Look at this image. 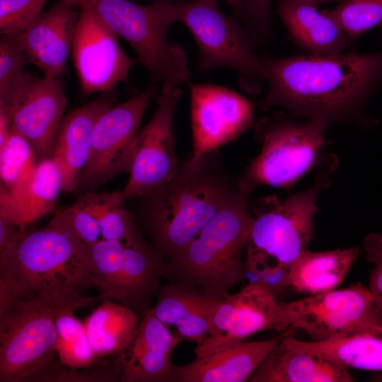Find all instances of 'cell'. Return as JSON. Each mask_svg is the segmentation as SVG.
Segmentation results:
<instances>
[{"label":"cell","instance_id":"cell-35","mask_svg":"<svg viewBox=\"0 0 382 382\" xmlns=\"http://www.w3.org/2000/svg\"><path fill=\"white\" fill-rule=\"evenodd\" d=\"M47 0H0L1 35L25 30L42 13Z\"/></svg>","mask_w":382,"mask_h":382},{"label":"cell","instance_id":"cell-10","mask_svg":"<svg viewBox=\"0 0 382 382\" xmlns=\"http://www.w3.org/2000/svg\"><path fill=\"white\" fill-rule=\"evenodd\" d=\"M89 249L98 300L114 301L134 311L149 310L146 306L165 270L160 254L148 249L140 237L101 239Z\"/></svg>","mask_w":382,"mask_h":382},{"label":"cell","instance_id":"cell-11","mask_svg":"<svg viewBox=\"0 0 382 382\" xmlns=\"http://www.w3.org/2000/svg\"><path fill=\"white\" fill-rule=\"evenodd\" d=\"M283 330L305 331L314 340H326L382 326V311L361 283L281 303Z\"/></svg>","mask_w":382,"mask_h":382},{"label":"cell","instance_id":"cell-39","mask_svg":"<svg viewBox=\"0 0 382 382\" xmlns=\"http://www.w3.org/2000/svg\"><path fill=\"white\" fill-rule=\"evenodd\" d=\"M366 257L374 267L369 277V289L382 311V235L370 233L364 241Z\"/></svg>","mask_w":382,"mask_h":382},{"label":"cell","instance_id":"cell-18","mask_svg":"<svg viewBox=\"0 0 382 382\" xmlns=\"http://www.w3.org/2000/svg\"><path fill=\"white\" fill-rule=\"evenodd\" d=\"M182 340L151 309L144 311L130 342L115 354L120 379L125 382L169 381L173 354Z\"/></svg>","mask_w":382,"mask_h":382},{"label":"cell","instance_id":"cell-4","mask_svg":"<svg viewBox=\"0 0 382 382\" xmlns=\"http://www.w3.org/2000/svg\"><path fill=\"white\" fill-rule=\"evenodd\" d=\"M239 182V190L214 217L165 264L164 273H173L184 285L210 297L224 296L243 278V253L253 224L249 198L254 188Z\"/></svg>","mask_w":382,"mask_h":382},{"label":"cell","instance_id":"cell-25","mask_svg":"<svg viewBox=\"0 0 382 382\" xmlns=\"http://www.w3.org/2000/svg\"><path fill=\"white\" fill-rule=\"evenodd\" d=\"M214 297L185 285H171L159 292L154 316L166 325L173 326L183 340L201 344L212 330Z\"/></svg>","mask_w":382,"mask_h":382},{"label":"cell","instance_id":"cell-41","mask_svg":"<svg viewBox=\"0 0 382 382\" xmlns=\"http://www.w3.org/2000/svg\"><path fill=\"white\" fill-rule=\"evenodd\" d=\"M19 229L9 221L0 217V253L4 250L8 242Z\"/></svg>","mask_w":382,"mask_h":382},{"label":"cell","instance_id":"cell-37","mask_svg":"<svg viewBox=\"0 0 382 382\" xmlns=\"http://www.w3.org/2000/svg\"><path fill=\"white\" fill-rule=\"evenodd\" d=\"M270 2L271 0L242 1L236 18L243 21L252 45L264 44L272 37Z\"/></svg>","mask_w":382,"mask_h":382},{"label":"cell","instance_id":"cell-29","mask_svg":"<svg viewBox=\"0 0 382 382\" xmlns=\"http://www.w3.org/2000/svg\"><path fill=\"white\" fill-rule=\"evenodd\" d=\"M81 195L99 224L102 239L131 241L139 237L133 219L125 208L127 198L122 191L91 192Z\"/></svg>","mask_w":382,"mask_h":382},{"label":"cell","instance_id":"cell-14","mask_svg":"<svg viewBox=\"0 0 382 382\" xmlns=\"http://www.w3.org/2000/svg\"><path fill=\"white\" fill-rule=\"evenodd\" d=\"M267 330H283L281 303L268 289L247 283L236 293L214 298L211 332L194 351L197 357L207 356Z\"/></svg>","mask_w":382,"mask_h":382},{"label":"cell","instance_id":"cell-6","mask_svg":"<svg viewBox=\"0 0 382 382\" xmlns=\"http://www.w3.org/2000/svg\"><path fill=\"white\" fill-rule=\"evenodd\" d=\"M91 10L135 51L149 72L150 82L188 83L190 71L185 50L169 42L168 30L177 22L173 1H153L139 5L128 0H62Z\"/></svg>","mask_w":382,"mask_h":382},{"label":"cell","instance_id":"cell-17","mask_svg":"<svg viewBox=\"0 0 382 382\" xmlns=\"http://www.w3.org/2000/svg\"><path fill=\"white\" fill-rule=\"evenodd\" d=\"M66 106L60 78H36L25 72L7 107L12 127L28 141L38 161L52 158Z\"/></svg>","mask_w":382,"mask_h":382},{"label":"cell","instance_id":"cell-38","mask_svg":"<svg viewBox=\"0 0 382 382\" xmlns=\"http://www.w3.org/2000/svg\"><path fill=\"white\" fill-rule=\"evenodd\" d=\"M58 212L73 233L88 247L102 239L99 224L83 195Z\"/></svg>","mask_w":382,"mask_h":382},{"label":"cell","instance_id":"cell-5","mask_svg":"<svg viewBox=\"0 0 382 382\" xmlns=\"http://www.w3.org/2000/svg\"><path fill=\"white\" fill-rule=\"evenodd\" d=\"M97 296L37 294L0 306V382H21L56 354V320L64 311L95 305Z\"/></svg>","mask_w":382,"mask_h":382},{"label":"cell","instance_id":"cell-30","mask_svg":"<svg viewBox=\"0 0 382 382\" xmlns=\"http://www.w3.org/2000/svg\"><path fill=\"white\" fill-rule=\"evenodd\" d=\"M74 310L64 311L56 320L55 351L64 366L82 369L93 366L100 358L90 345L84 322L74 316Z\"/></svg>","mask_w":382,"mask_h":382},{"label":"cell","instance_id":"cell-8","mask_svg":"<svg viewBox=\"0 0 382 382\" xmlns=\"http://www.w3.org/2000/svg\"><path fill=\"white\" fill-rule=\"evenodd\" d=\"M337 167L336 156L325 154L307 189L282 200L274 195L250 202L253 224L248 245L289 267L311 241L317 201Z\"/></svg>","mask_w":382,"mask_h":382},{"label":"cell","instance_id":"cell-34","mask_svg":"<svg viewBox=\"0 0 382 382\" xmlns=\"http://www.w3.org/2000/svg\"><path fill=\"white\" fill-rule=\"evenodd\" d=\"M288 272L289 267L248 245L243 267L247 283L259 284L277 296L289 287Z\"/></svg>","mask_w":382,"mask_h":382},{"label":"cell","instance_id":"cell-26","mask_svg":"<svg viewBox=\"0 0 382 382\" xmlns=\"http://www.w3.org/2000/svg\"><path fill=\"white\" fill-rule=\"evenodd\" d=\"M281 344L316 354L347 370L382 371V326L319 341L284 335Z\"/></svg>","mask_w":382,"mask_h":382},{"label":"cell","instance_id":"cell-43","mask_svg":"<svg viewBox=\"0 0 382 382\" xmlns=\"http://www.w3.org/2000/svg\"><path fill=\"white\" fill-rule=\"evenodd\" d=\"M300 1L317 6L318 4H320L322 3L335 1V0H300Z\"/></svg>","mask_w":382,"mask_h":382},{"label":"cell","instance_id":"cell-21","mask_svg":"<svg viewBox=\"0 0 382 382\" xmlns=\"http://www.w3.org/2000/svg\"><path fill=\"white\" fill-rule=\"evenodd\" d=\"M284 335L257 342L241 341L182 366H173L169 381L243 382L250 376Z\"/></svg>","mask_w":382,"mask_h":382},{"label":"cell","instance_id":"cell-3","mask_svg":"<svg viewBox=\"0 0 382 382\" xmlns=\"http://www.w3.org/2000/svg\"><path fill=\"white\" fill-rule=\"evenodd\" d=\"M241 186L224 168L218 150L180 164L166 183L143 196L160 250L173 257L214 217Z\"/></svg>","mask_w":382,"mask_h":382},{"label":"cell","instance_id":"cell-31","mask_svg":"<svg viewBox=\"0 0 382 382\" xmlns=\"http://www.w3.org/2000/svg\"><path fill=\"white\" fill-rule=\"evenodd\" d=\"M38 160L30 144L11 126L8 137L0 147V191L14 192L33 175Z\"/></svg>","mask_w":382,"mask_h":382},{"label":"cell","instance_id":"cell-1","mask_svg":"<svg viewBox=\"0 0 382 382\" xmlns=\"http://www.w3.org/2000/svg\"><path fill=\"white\" fill-rule=\"evenodd\" d=\"M269 89L262 110L281 108L293 117L330 125H374L366 105L382 79V51L262 57Z\"/></svg>","mask_w":382,"mask_h":382},{"label":"cell","instance_id":"cell-16","mask_svg":"<svg viewBox=\"0 0 382 382\" xmlns=\"http://www.w3.org/2000/svg\"><path fill=\"white\" fill-rule=\"evenodd\" d=\"M71 50L84 93L112 92L117 83L127 84L136 64L122 49L119 36L85 7L80 8Z\"/></svg>","mask_w":382,"mask_h":382},{"label":"cell","instance_id":"cell-42","mask_svg":"<svg viewBox=\"0 0 382 382\" xmlns=\"http://www.w3.org/2000/svg\"><path fill=\"white\" fill-rule=\"evenodd\" d=\"M233 9V16L236 18L242 5L243 0H224Z\"/></svg>","mask_w":382,"mask_h":382},{"label":"cell","instance_id":"cell-19","mask_svg":"<svg viewBox=\"0 0 382 382\" xmlns=\"http://www.w3.org/2000/svg\"><path fill=\"white\" fill-rule=\"evenodd\" d=\"M74 6L58 0L25 30L16 34L28 64L37 67L44 76L60 78L66 71L79 16Z\"/></svg>","mask_w":382,"mask_h":382},{"label":"cell","instance_id":"cell-33","mask_svg":"<svg viewBox=\"0 0 382 382\" xmlns=\"http://www.w3.org/2000/svg\"><path fill=\"white\" fill-rule=\"evenodd\" d=\"M28 62L16 34L2 35L0 40V104L9 106L26 71Z\"/></svg>","mask_w":382,"mask_h":382},{"label":"cell","instance_id":"cell-20","mask_svg":"<svg viewBox=\"0 0 382 382\" xmlns=\"http://www.w3.org/2000/svg\"><path fill=\"white\" fill-rule=\"evenodd\" d=\"M115 98L112 92L103 93L63 117L52 157L59 173L63 193L76 190L90 157L96 122L113 106Z\"/></svg>","mask_w":382,"mask_h":382},{"label":"cell","instance_id":"cell-23","mask_svg":"<svg viewBox=\"0 0 382 382\" xmlns=\"http://www.w3.org/2000/svg\"><path fill=\"white\" fill-rule=\"evenodd\" d=\"M349 371L309 352L283 346L281 341L250 376L252 382H352Z\"/></svg>","mask_w":382,"mask_h":382},{"label":"cell","instance_id":"cell-15","mask_svg":"<svg viewBox=\"0 0 382 382\" xmlns=\"http://www.w3.org/2000/svg\"><path fill=\"white\" fill-rule=\"evenodd\" d=\"M193 149L187 163H196L240 137L253 125L254 104L234 91L212 83L188 82Z\"/></svg>","mask_w":382,"mask_h":382},{"label":"cell","instance_id":"cell-32","mask_svg":"<svg viewBox=\"0 0 382 382\" xmlns=\"http://www.w3.org/2000/svg\"><path fill=\"white\" fill-rule=\"evenodd\" d=\"M324 12L353 42L370 29L382 26V0H341L334 8Z\"/></svg>","mask_w":382,"mask_h":382},{"label":"cell","instance_id":"cell-40","mask_svg":"<svg viewBox=\"0 0 382 382\" xmlns=\"http://www.w3.org/2000/svg\"><path fill=\"white\" fill-rule=\"evenodd\" d=\"M12 126V117L10 108L0 104V147L6 141Z\"/></svg>","mask_w":382,"mask_h":382},{"label":"cell","instance_id":"cell-36","mask_svg":"<svg viewBox=\"0 0 382 382\" xmlns=\"http://www.w3.org/2000/svg\"><path fill=\"white\" fill-rule=\"evenodd\" d=\"M89 367L82 371L71 369L62 365L60 361L58 363L53 357L25 381H111L120 378L117 369L93 370Z\"/></svg>","mask_w":382,"mask_h":382},{"label":"cell","instance_id":"cell-2","mask_svg":"<svg viewBox=\"0 0 382 382\" xmlns=\"http://www.w3.org/2000/svg\"><path fill=\"white\" fill-rule=\"evenodd\" d=\"M93 286L89 247L58 212L41 229L19 228L0 253V306L41 293L81 296Z\"/></svg>","mask_w":382,"mask_h":382},{"label":"cell","instance_id":"cell-13","mask_svg":"<svg viewBox=\"0 0 382 382\" xmlns=\"http://www.w3.org/2000/svg\"><path fill=\"white\" fill-rule=\"evenodd\" d=\"M179 86L162 84L157 108L148 124L139 130L128 182L122 190L127 199L141 197L168 182L178 172L174 145V114L182 96Z\"/></svg>","mask_w":382,"mask_h":382},{"label":"cell","instance_id":"cell-9","mask_svg":"<svg viewBox=\"0 0 382 382\" xmlns=\"http://www.w3.org/2000/svg\"><path fill=\"white\" fill-rule=\"evenodd\" d=\"M177 22L191 32L199 50V72L224 67L233 70L241 88L249 94L262 91L267 82L262 57L252 52L246 30L224 13L217 0L175 2Z\"/></svg>","mask_w":382,"mask_h":382},{"label":"cell","instance_id":"cell-22","mask_svg":"<svg viewBox=\"0 0 382 382\" xmlns=\"http://www.w3.org/2000/svg\"><path fill=\"white\" fill-rule=\"evenodd\" d=\"M277 11L294 42L309 53H342L353 42L315 5L300 0H279Z\"/></svg>","mask_w":382,"mask_h":382},{"label":"cell","instance_id":"cell-12","mask_svg":"<svg viewBox=\"0 0 382 382\" xmlns=\"http://www.w3.org/2000/svg\"><path fill=\"white\" fill-rule=\"evenodd\" d=\"M159 89L149 83L141 93L112 106L97 120L88 161L76 192H93L121 173H129L142 117Z\"/></svg>","mask_w":382,"mask_h":382},{"label":"cell","instance_id":"cell-7","mask_svg":"<svg viewBox=\"0 0 382 382\" xmlns=\"http://www.w3.org/2000/svg\"><path fill=\"white\" fill-rule=\"evenodd\" d=\"M330 125L320 119L298 122L282 112L259 118L253 126L261 150L240 181L254 189L260 185L291 189L320 163Z\"/></svg>","mask_w":382,"mask_h":382},{"label":"cell","instance_id":"cell-28","mask_svg":"<svg viewBox=\"0 0 382 382\" xmlns=\"http://www.w3.org/2000/svg\"><path fill=\"white\" fill-rule=\"evenodd\" d=\"M100 303L84 321L90 345L100 359L127 345L139 323L138 315L129 308L110 300Z\"/></svg>","mask_w":382,"mask_h":382},{"label":"cell","instance_id":"cell-24","mask_svg":"<svg viewBox=\"0 0 382 382\" xmlns=\"http://www.w3.org/2000/svg\"><path fill=\"white\" fill-rule=\"evenodd\" d=\"M60 192V175L52 158L41 160L22 187L14 192L0 191V217L25 229L54 208Z\"/></svg>","mask_w":382,"mask_h":382},{"label":"cell","instance_id":"cell-27","mask_svg":"<svg viewBox=\"0 0 382 382\" xmlns=\"http://www.w3.org/2000/svg\"><path fill=\"white\" fill-rule=\"evenodd\" d=\"M359 255L355 247L317 252L306 248L289 267L288 286L310 295L335 289Z\"/></svg>","mask_w":382,"mask_h":382},{"label":"cell","instance_id":"cell-44","mask_svg":"<svg viewBox=\"0 0 382 382\" xmlns=\"http://www.w3.org/2000/svg\"><path fill=\"white\" fill-rule=\"evenodd\" d=\"M153 1H174V0H153Z\"/></svg>","mask_w":382,"mask_h":382}]
</instances>
